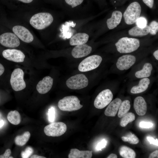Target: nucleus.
Here are the masks:
<instances>
[{"label":"nucleus","instance_id":"obj_1","mask_svg":"<svg viewBox=\"0 0 158 158\" xmlns=\"http://www.w3.org/2000/svg\"><path fill=\"white\" fill-rule=\"evenodd\" d=\"M130 0L123 13L121 22L123 23V26L135 24L137 20L141 16V13L145 5L141 0Z\"/></svg>","mask_w":158,"mask_h":158},{"label":"nucleus","instance_id":"obj_2","mask_svg":"<svg viewBox=\"0 0 158 158\" xmlns=\"http://www.w3.org/2000/svg\"><path fill=\"white\" fill-rule=\"evenodd\" d=\"M142 39L123 36L120 37L114 45L117 51L121 54H127L136 51L140 46Z\"/></svg>","mask_w":158,"mask_h":158},{"label":"nucleus","instance_id":"obj_3","mask_svg":"<svg viewBox=\"0 0 158 158\" xmlns=\"http://www.w3.org/2000/svg\"><path fill=\"white\" fill-rule=\"evenodd\" d=\"M125 8L116 9L112 11L106 18L98 32L100 35L103 32L115 29L121 24Z\"/></svg>","mask_w":158,"mask_h":158},{"label":"nucleus","instance_id":"obj_4","mask_svg":"<svg viewBox=\"0 0 158 158\" xmlns=\"http://www.w3.org/2000/svg\"><path fill=\"white\" fill-rule=\"evenodd\" d=\"M54 18L48 12H40L36 13L30 18V25L37 30H42L49 26L53 23Z\"/></svg>","mask_w":158,"mask_h":158},{"label":"nucleus","instance_id":"obj_5","mask_svg":"<svg viewBox=\"0 0 158 158\" xmlns=\"http://www.w3.org/2000/svg\"><path fill=\"white\" fill-rule=\"evenodd\" d=\"M80 103V101L76 96H68L60 100L58 106L62 111H73L79 109L83 107Z\"/></svg>","mask_w":158,"mask_h":158},{"label":"nucleus","instance_id":"obj_6","mask_svg":"<svg viewBox=\"0 0 158 158\" xmlns=\"http://www.w3.org/2000/svg\"><path fill=\"white\" fill-rule=\"evenodd\" d=\"M102 60V57L99 55L90 56L83 60L79 64L78 69L82 72L94 70L98 67Z\"/></svg>","mask_w":158,"mask_h":158},{"label":"nucleus","instance_id":"obj_7","mask_svg":"<svg viewBox=\"0 0 158 158\" xmlns=\"http://www.w3.org/2000/svg\"><path fill=\"white\" fill-rule=\"evenodd\" d=\"M24 72L20 68L15 69L12 72L10 80V84L12 89L18 91L25 89L26 83L24 80Z\"/></svg>","mask_w":158,"mask_h":158},{"label":"nucleus","instance_id":"obj_8","mask_svg":"<svg viewBox=\"0 0 158 158\" xmlns=\"http://www.w3.org/2000/svg\"><path fill=\"white\" fill-rule=\"evenodd\" d=\"M66 84L70 89H80L85 88L88 85V80L85 75L78 74L68 79L66 82Z\"/></svg>","mask_w":158,"mask_h":158},{"label":"nucleus","instance_id":"obj_9","mask_svg":"<svg viewBox=\"0 0 158 158\" xmlns=\"http://www.w3.org/2000/svg\"><path fill=\"white\" fill-rule=\"evenodd\" d=\"M67 130L66 124L62 122H52L44 128L45 134L49 136L58 137L64 134Z\"/></svg>","mask_w":158,"mask_h":158},{"label":"nucleus","instance_id":"obj_10","mask_svg":"<svg viewBox=\"0 0 158 158\" xmlns=\"http://www.w3.org/2000/svg\"><path fill=\"white\" fill-rule=\"evenodd\" d=\"M150 28L148 25H147L143 28H140L135 25L131 28L124 33L116 34V36L113 37H120L123 36L133 37H146L149 34Z\"/></svg>","mask_w":158,"mask_h":158},{"label":"nucleus","instance_id":"obj_11","mask_svg":"<svg viewBox=\"0 0 158 158\" xmlns=\"http://www.w3.org/2000/svg\"><path fill=\"white\" fill-rule=\"evenodd\" d=\"M113 97L112 92L109 89H106L100 92L95 98L94 105L98 109H102L111 102Z\"/></svg>","mask_w":158,"mask_h":158},{"label":"nucleus","instance_id":"obj_12","mask_svg":"<svg viewBox=\"0 0 158 158\" xmlns=\"http://www.w3.org/2000/svg\"><path fill=\"white\" fill-rule=\"evenodd\" d=\"M0 43L4 47L13 48L19 46L20 42L14 33L6 32L0 35Z\"/></svg>","mask_w":158,"mask_h":158},{"label":"nucleus","instance_id":"obj_13","mask_svg":"<svg viewBox=\"0 0 158 158\" xmlns=\"http://www.w3.org/2000/svg\"><path fill=\"white\" fill-rule=\"evenodd\" d=\"M18 38L24 42L30 43L34 40V37L30 31L26 28L20 25L14 26L12 29Z\"/></svg>","mask_w":158,"mask_h":158},{"label":"nucleus","instance_id":"obj_14","mask_svg":"<svg viewBox=\"0 0 158 158\" xmlns=\"http://www.w3.org/2000/svg\"><path fill=\"white\" fill-rule=\"evenodd\" d=\"M136 61V57L133 55L129 54L123 55L118 59L116 66L120 70H127L134 64Z\"/></svg>","mask_w":158,"mask_h":158},{"label":"nucleus","instance_id":"obj_15","mask_svg":"<svg viewBox=\"0 0 158 158\" xmlns=\"http://www.w3.org/2000/svg\"><path fill=\"white\" fill-rule=\"evenodd\" d=\"M3 56L6 59L16 62L24 61L25 57L20 50L15 49H8L2 52Z\"/></svg>","mask_w":158,"mask_h":158},{"label":"nucleus","instance_id":"obj_16","mask_svg":"<svg viewBox=\"0 0 158 158\" xmlns=\"http://www.w3.org/2000/svg\"><path fill=\"white\" fill-rule=\"evenodd\" d=\"M92 49L91 47L85 44L76 45L72 50L71 54L74 58H81L88 55Z\"/></svg>","mask_w":158,"mask_h":158},{"label":"nucleus","instance_id":"obj_17","mask_svg":"<svg viewBox=\"0 0 158 158\" xmlns=\"http://www.w3.org/2000/svg\"><path fill=\"white\" fill-rule=\"evenodd\" d=\"M53 79L49 76L44 77L40 81L36 86V89L40 94H44L48 92L51 88L53 84Z\"/></svg>","mask_w":158,"mask_h":158},{"label":"nucleus","instance_id":"obj_18","mask_svg":"<svg viewBox=\"0 0 158 158\" xmlns=\"http://www.w3.org/2000/svg\"><path fill=\"white\" fill-rule=\"evenodd\" d=\"M133 107L136 113L139 116H143L147 112V104L144 98L142 97L138 96L135 99Z\"/></svg>","mask_w":158,"mask_h":158},{"label":"nucleus","instance_id":"obj_19","mask_svg":"<svg viewBox=\"0 0 158 158\" xmlns=\"http://www.w3.org/2000/svg\"><path fill=\"white\" fill-rule=\"evenodd\" d=\"M122 101L119 98H116L111 102L104 111V114L108 116L114 117L116 114Z\"/></svg>","mask_w":158,"mask_h":158},{"label":"nucleus","instance_id":"obj_20","mask_svg":"<svg viewBox=\"0 0 158 158\" xmlns=\"http://www.w3.org/2000/svg\"><path fill=\"white\" fill-rule=\"evenodd\" d=\"M89 36L85 32H78L73 36L70 39L69 44L72 46H76L85 44L88 40Z\"/></svg>","mask_w":158,"mask_h":158},{"label":"nucleus","instance_id":"obj_21","mask_svg":"<svg viewBox=\"0 0 158 158\" xmlns=\"http://www.w3.org/2000/svg\"><path fill=\"white\" fill-rule=\"evenodd\" d=\"M150 83V80L147 78H143L139 81L138 85L133 86L130 92L133 94L142 92L147 90Z\"/></svg>","mask_w":158,"mask_h":158},{"label":"nucleus","instance_id":"obj_22","mask_svg":"<svg viewBox=\"0 0 158 158\" xmlns=\"http://www.w3.org/2000/svg\"><path fill=\"white\" fill-rule=\"evenodd\" d=\"M92 151H80L77 149H71L68 155L69 158H91L92 156Z\"/></svg>","mask_w":158,"mask_h":158},{"label":"nucleus","instance_id":"obj_23","mask_svg":"<svg viewBox=\"0 0 158 158\" xmlns=\"http://www.w3.org/2000/svg\"><path fill=\"white\" fill-rule=\"evenodd\" d=\"M152 69V65L149 63H145L142 69L136 72L135 75L138 78H143L149 77Z\"/></svg>","mask_w":158,"mask_h":158},{"label":"nucleus","instance_id":"obj_24","mask_svg":"<svg viewBox=\"0 0 158 158\" xmlns=\"http://www.w3.org/2000/svg\"><path fill=\"white\" fill-rule=\"evenodd\" d=\"M119 153L120 155L124 158H135L136 157V153L131 148L125 146L120 147Z\"/></svg>","mask_w":158,"mask_h":158},{"label":"nucleus","instance_id":"obj_25","mask_svg":"<svg viewBox=\"0 0 158 158\" xmlns=\"http://www.w3.org/2000/svg\"><path fill=\"white\" fill-rule=\"evenodd\" d=\"M130 108V102L125 100L121 104L118 110V116L119 118L122 117L129 111Z\"/></svg>","mask_w":158,"mask_h":158},{"label":"nucleus","instance_id":"obj_26","mask_svg":"<svg viewBox=\"0 0 158 158\" xmlns=\"http://www.w3.org/2000/svg\"><path fill=\"white\" fill-rule=\"evenodd\" d=\"M7 118L8 121L13 125H18L20 122V115L19 112L16 110L10 111L8 114Z\"/></svg>","mask_w":158,"mask_h":158},{"label":"nucleus","instance_id":"obj_27","mask_svg":"<svg viewBox=\"0 0 158 158\" xmlns=\"http://www.w3.org/2000/svg\"><path fill=\"white\" fill-rule=\"evenodd\" d=\"M30 136V133L26 131L23 135L17 136L15 138L14 140L15 143L18 146H23L28 141Z\"/></svg>","mask_w":158,"mask_h":158},{"label":"nucleus","instance_id":"obj_28","mask_svg":"<svg viewBox=\"0 0 158 158\" xmlns=\"http://www.w3.org/2000/svg\"><path fill=\"white\" fill-rule=\"evenodd\" d=\"M135 119V116L132 112H129L124 115L121 119L120 125L121 126L125 127L128 124L134 121Z\"/></svg>","mask_w":158,"mask_h":158},{"label":"nucleus","instance_id":"obj_29","mask_svg":"<svg viewBox=\"0 0 158 158\" xmlns=\"http://www.w3.org/2000/svg\"><path fill=\"white\" fill-rule=\"evenodd\" d=\"M121 139L123 141L133 145L137 144L139 142L138 138L134 134L131 133H129L126 136H122Z\"/></svg>","mask_w":158,"mask_h":158},{"label":"nucleus","instance_id":"obj_30","mask_svg":"<svg viewBox=\"0 0 158 158\" xmlns=\"http://www.w3.org/2000/svg\"><path fill=\"white\" fill-rule=\"evenodd\" d=\"M150 28L149 35L152 36H155L158 32V22L155 20L151 21L148 25Z\"/></svg>","mask_w":158,"mask_h":158},{"label":"nucleus","instance_id":"obj_31","mask_svg":"<svg viewBox=\"0 0 158 158\" xmlns=\"http://www.w3.org/2000/svg\"><path fill=\"white\" fill-rule=\"evenodd\" d=\"M67 5L72 8H75L81 5L84 0H64Z\"/></svg>","mask_w":158,"mask_h":158},{"label":"nucleus","instance_id":"obj_32","mask_svg":"<svg viewBox=\"0 0 158 158\" xmlns=\"http://www.w3.org/2000/svg\"><path fill=\"white\" fill-rule=\"evenodd\" d=\"M136 25L140 28H143L147 24V20L143 16H141L137 20Z\"/></svg>","mask_w":158,"mask_h":158},{"label":"nucleus","instance_id":"obj_33","mask_svg":"<svg viewBox=\"0 0 158 158\" xmlns=\"http://www.w3.org/2000/svg\"><path fill=\"white\" fill-rule=\"evenodd\" d=\"M33 150L31 147H27L24 151L21 153L22 157L23 158H28L29 157L33 152Z\"/></svg>","mask_w":158,"mask_h":158},{"label":"nucleus","instance_id":"obj_34","mask_svg":"<svg viewBox=\"0 0 158 158\" xmlns=\"http://www.w3.org/2000/svg\"><path fill=\"white\" fill-rule=\"evenodd\" d=\"M142 3L150 9L155 8V5L154 0H141Z\"/></svg>","mask_w":158,"mask_h":158},{"label":"nucleus","instance_id":"obj_35","mask_svg":"<svg viewBox=\"0 0 158 158\" xmlns=\"http://www.w3.org/2000/svg\"><path fill=\"white\" fill-rule=\"evenodd\" d=\"M55 112L54 109L51 107L48 110V120L50 122H54L55 118Z\"/></svg>","mask_w":158,"mask_h":158},{"label":"nucleus","instance_id":"obj_36","mask_svg":"<svg viewBox=\"0 0 158 158\" xmlns=\"http://www.w3.org/2000/svg\"><path fill=\"white\" fill-rule=\"evenodd\" d=\"M129 0H110L112 5L115 7H118L123 5Z\"/></svg>","mask_w":158,"mask_h":158},{"label":"nucleus","instance_id":"obj_37","mask_svg":"<svg viewBox=\"0 0 158 158\" xmlns=\"http://www.w3.org/2000/svg\"><path fill=\"white\" fill-rule=\"evenodd\" d=\"M107 143V141L105 139L102 140L97 144L96 147V149L98 150H101L102 149L105 147Z\"/></svg>","mask_w":158,"mask_h":158},{"label":"nucleus","instance_id":"obj_38","mask_svg":"<svg viewBox=\"0 0 158 158\" xmlns=\"http://www.w3.org/2000/svg\"><path fill=\"white\" fill-rule=\"evenodd\" d=\"M139 126L142 128H149L153 126V124L150 122L141 121L140 123Z\"/></svg>","mask_w":158,"mask_h":158},{"label":"nucleus","instance_id":"obj_39","mask_svg":"<svg viewBox=\"0 0 158 158\" xmlns=\"http://www.w3.org/2000/svg\"><path fill=\"white\" fill-rule=\"evenodd\" d=\"M147 139L151 144H153L156 146L158 145V140L156 139L155 140L153 138L150 137H147Z\"/></svg>","mask_w":158,"mask_h":158},{"label":"nucleus","instance_id":"obj_40","mask_svg":"<svg viewBox=\"0 0 158 158\" xmlns=\"http://www.w3.org/2000/svg\"><path fill=\"white\" fill-rule=\"evenodd\" d=\"M11 153V151L10 149H7L4 153L2 155H0V158H8Z\"/></svg>","mask_w":158,"mask_h":158},{"label":"nucleus","instance_id":"obj_41","mask_svg":"<svg viewBox=\"0 0 158 158\" xmlns=\"http://www.w3.org/2000/svg\"><path fill=\"white\" fill-rule=\"evenodd\" d=\"M97 1L101 6L104 7L107 5L106 0H95Z\"/></svg>","mask_w":158,"mask_h":158},{"label":"nucleus","instance_id":"obj_42","mask_svg":"<svg viewBox=\"0 0 158 158\" xmlns=\"http://www.w3.org/2000/svg\"><path fill=\"white\" fill-rule=\"evenodd\" d=\"M158 150H156L152 153L149 156V158H158Z\"/></svg>","mask_w":158,"mask_h":158},{"label":"nucleus","instance_id":"obj_43","mask_svg":"<svg viewBox=\"0 0 158 158\" xmlns=\"http://www.w3.org/2000/svg\"><path fill=\"white\" fill-rule=\"evenodd\" d=\"M4 68L3 65L0 63V76L4 73Z\"/></svg>","mask_w":158,"mask_h":158},{"label":"nucleus","instance_id":"obj_44","mask_svg":"<svg viewBox=\"0 0 158 158\" xmlns=\"http://www.w3.org/2000/svg\"><path fill=\"white\" fill-rule=\"evenodd\" d=\"M153 55L155 58L158 60V50L157 49L154 51L153 53Z\"/></svg>","mask_w":158,"mask_h":158},{"label":"nucleus","instance_id":"obj_45","mask_svg":"<svg viewBox=\"0 0 158 158\" xmlns=\"http://www.w3.org/2000/svg\"><path fill=\"white\" fill-rule=\"evenodd\" d=\"M31 158H45L46 157L42 156H40L37 154L32 155L30 156Z\"/></svg>","mask_w":158,"mask_h":158},{"label":"nucleus","instance_id":"obj_46","mask_svg":"<svg viewBox=\"0 0 158 158\" xmlns=\"http://www.w3.org/2000/svg\"><path fill=\"white\" fill-rule=\"evenodd\" d=\"M107 158H117V156L115 154L112 153L110 154L109 155Z\"/></svg>","mask_w":158,"mask_h":158},{"label":"nucleus","instance_id":"obj_47","mask_svg":"<svg viewBox=\"0 0 158 158\" xmlns=\"http://www.w3.org/2000/svg\"><path fill=\"white\" fill-rule=\"evenodd\" d=\"M24 3H29L31 2L33 0H17Z\"/></svg>","mask_w":158,"mask_h":158},{"label":"nucleus","instance_id":"obj_48","mask_svg":"<svg viewBox=\"0 0 158 158\" xmlns=\"http://www.w3.org/2000/svg\"><path fill=\"white\" fill-rule=\"evenodd\" d=\"M4 121L3 120L0 121V128L3 126L4 124Z\"/></svg>","mask_w":158,"mask_h":158},{"label":"nucleus","instance_id":"obj_49","mask_svg":"<svg viewBox=\"0 0 158 158\" xmlns=\"http://www.w3.org/2000/svg\"><path fill=\"white\" fill-rule=\"evenodd\" d=\"M9 158H13L12 157H9Z\"/></svg>","mask_w":158,"mask_h":158},{"label":"nucleus","instance_id":"obj_50","mask_svg":"<svg viewBox=\"0 0 158 158\" xmlns=\"http://www.w3.org/2000/svg\"></svg>","mask_w":158,"mask_h":158}]
</instances>
